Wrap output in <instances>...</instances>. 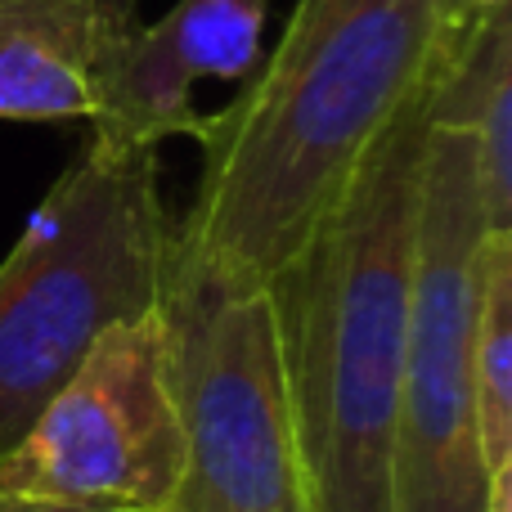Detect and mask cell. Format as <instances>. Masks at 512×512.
<instances>
[{"mask_svg":"<svg viewBox=\"0 0 512 512\" xmlns=\"http://www.w3.org/2000/svg\"><path fill=\"white\" fill-rule=\"evenodd\" d=\"M472 18L463 0H297L274 54L207 117L203 180L176 248L265 283L382 131L432 90Z\"/></svg>","mask_w":512,"mask_h":512,"instance_id":"obj_1","label":"cell"},{"mask_svg":"<svg viewBox=\"0 0 512 512\" xmlns=\"http://www.w3.org/2000/svg\"><path fill=\"white\" fill-rule=\"evenodd\" d=\"M113 36L99 0H0V122H90Z\"/></svg>","mask_w":512,"mask_h":512,"instance_id":"obj_8","label":"cell"},{"mask_svg":"<svg viewBox=\"0 0 512 512\" xmlns=\"http://www.w3.org/2000/svg\"><path fill=\"white\" fill-rule=\"evenodd\" d=\"M171 234L158 149L90 140L50 185L0 261V454L99 337L158 315Z\"/></svg>","mask_w":512,"mask_h":512,"instance_id":"obj_3","label":"cell"},{"mask_svg":"<svg viewBox=\"0 0 512 512\" xmlns=\"http://www.w3.org/2000/svg\"><path fill=\"white\" fill-rule=\"evenodd\" d=\"M265 0H176L158 23L113 36L90 117L95 144L158 149L171 135L203 140V81H243L261 68Z\"/></svg>","mask_w":512,"mask_h":512,"instance_id":"obj_7","label":"cell"},{"mask_svg":"<svg viewBox=\"0 0 512 512\" xmlns=\"http://www.w3.org/2000/svg\"><path fill=\"white\" fill-rule=\"evenodd\" d=\"M490 221L472 144L459 122L432 117L423 144L405 364L396 405V512H486V463L472 405V337Z\"/></svg>","mask_w":512,"mask_h":512,"instance_id":"obj_5","label":"cell"},{"mask_svg":"<svg viewBox=\"0 0 512 512\" xmlns=\"http://www.w3.org/2000/svg\"><path fill=\"white\" fill-rule=\"evenodd\" d=\"M472 405L486 477L512 472V234H490L481 265V315L472 337Z\"/></svg>","mask_w":512,"mask_h":512,"instance_id":"obj_9","label":"cell"},{"mask_svg":"<svg viewBox=\"0 0 512 512\" xmlns=\"http://www.w3.org/2000/svg\"><path fill=\"white\" fill-rule=\"evenodd\" d=\"M135 5L140 0H99V14L113 32H126V27H135Z\"/></svg>","mask_w":512,"mask_h":512,"instance_id":"obj_10","label":"cell"},{"mask_svg":"<svg viewBox=\"0 0 512 512\" xmlns=\"http://www.w3.org/2000/svg\"><path fill=\"white\" fill-rule=\"evenodd\" d=\"M468 5V14H490V9H504L508 0H463Z\"/></svg>","mask_w":512,"mask_h":512,"instance_id":"obj_12","label":"cell"},{"mask_svg":"<svg viewBox=\"0 0 512 512\" xmlns=\"http://www.w3.org/2000/svg\"><path fill=\"white\" fill-rule=\"evenodd\" d=\"M185 472L162 319L104 333L0 454V495L86 512H171Z\"/></svg>","mask_w":512,"mask_h":512,"instance_id":"obj_6","label":"cell"},{"mask_svg":"<svg viewBox=\"0 0 512 512\" xmlns=\"http://www.w3.org/2000/svg\"><path fill=\"white\" fill-rule=\"evenodd\" d=\"M158 319L185 436L171 512H310L265 283L194 261L171 234Z\"/></svg>","mask_w":512,"mask_h":512,"instance_id":"obj_4","label":"cell"},{"mask_svg":"<svg viewBox=\"0 0 512 512\" xmlns=\"http://www.w3.org/2000/svg\"><path fill=\"white\" fill-rule=\"evenodd\" d=\"M0 512H86V508H59V504H41V499H14V495H0Z\"/></svg>","mask_w":512,"mask_h":512,"instance_id":"obj_11","label":"cell"},{"mask_svg":"<svg viewBox=\"0 0 512 512\" xmlns=\"http://www.w3.org/2000/svg\"><path fill=\"white\" fill-rule=\"evenodd\" d=\"M427 126L432 90L382 131L288 265L265 279L310 512H396V405Z\"/></svg>","mask_w":512,"mask_h":512,"instance_id":"obj_2","label":"cell"}]
</instances>
